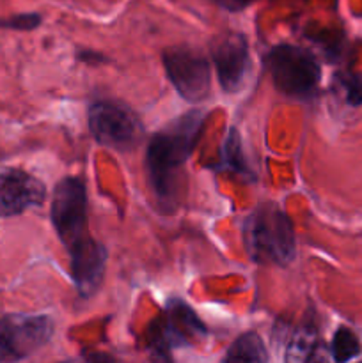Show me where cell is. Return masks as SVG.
Listing matches in <instances>:
<instances>
[{
  "label": "cell",
  "instance_id": "8fae6325",
  "mask_svg": "<svg viewBox=\"0 0 362 363\" xmlns=\"http://www.w3.org/2000/svg\"><path fill=\"white\" fill-rule=\"evenodd\" d=\"M70 254V273L75 287L82 298H91L98 293L103 282L109 252L99 241L89 236L80 243L67 248Z\"/></svg>",
  "mask_w": 362,
  "mask_h": 363
},
{
  "label": "cell",
  "instance_id": "3957f363",
  "mask_svg": "<svg viewBox=\"0 0 362 363\" xmlns=\"http://www.w3.org/2000/svg\"><path fill=\"white\" fill-rule=\"evenodd\" d=\"M266 66L273 85L283 96L307 101L318 91L322 67L314 53L297 45L273 46L266 55Z\"/></svg>",
  "mask_w": 362,
  "mask_h": 363
},
{
  "label": "cell",
  "instance_id": "2e32d148",
  "mask_svg": "<svg viewBox=\"0 0 362 363\" xmlns=\"http://www.w3.org/2000/svg\"><path fill=\"white\" fill-rule=\"evenodd\" d=\"M337 84L344 92V99L350 106L362 105V73H339Z\"/></svg>",
  "mask_w": 362,
  "mask_h": 363
},
{
  "label": "cell",
  "instance_id": "e0dca14e",
  "mask_svg": "<svg viewBox=\"0 0 362 363\" xmlns=\"http://www.w3.org/2000/svg\"><path fill=\"white\" fill-rule=\"evenodd\" d=\"M41 25V14L38 13H21L9 18H0V28H11V30H32Z\"/></svg>",
  "mask_w": 362,
  "mask_h": 363
},
{
  "label": "cell",
  "instance_id": "5bb4252c",
  "mask_svg": "<svg viewBox=\"0 0 362 363\" xmlns=\"http://www.w3.org/2000/svg\"><path fill=\"white\" fill-rule=\"evenodd\" d=\"M268 353L263 344L261 337L256 332L243 333L238 337L227 350L224 360L226 362H268Z\"/></svg>",
  "mask_w": 362,
  "mask_h": 363
},
{
  "label": "cell",
  "instance_id": "8992f818",
  "mask_svg": "<svg viewBox=\"0 0 362 363\" xmlns=\"http://www.w3.org/2000/svg\"><path fill=\"white\" fill-rule=\"evenodd\" d=\"M52 225L66 248L89 238L87 190L82 177H64L53 190Z\"/></svg>",
  "mask_w": 362,
  "mask_h": 363
},
{
  "label": "cell",
  "instance_id": "9c48e42d",
  "mask_svg": "<svg viewBox=\"0 0 362 363\" xmlns=\"http://www.w3.org/2000/svg\"><path fill=\"white\" fill-rule=\"evenodd\" d=\"M212 60L222 91L240 92L252 69L251 50L243 34L227 32L212 45Z\"/></svg>",
  "mask_w": 362,
  "mask_h": 363
},
{
  "label": "cell",
  "instance_id": "52a82bcc",
  "mask_svg": "<svg viewBox=\"0 0 362 363\" xmlns=\"http://www.w3.org/2000/svg\"><path fill=\"white\" fill-rule=\"evenodd\" d=\"M53 321L41 314L0 315V362L32 357L52 340Z\"/></svg>",
  "mask_w": 362,
  "mask_h": 363
},
{
  "label": "cell",
  "instance_id": "30bf717a",
  "mask_svg": "<svg viewBox=\"0 0 362 363\" xmlns=\"http://www.w3.org/2000/svg\"><path fill=\"white\" fill-rule=\"evenodd\" d=\"M46 199V186L21 169H0V218H11L27 209L41 206Z\"/></svg>",
  "mask_w": 362,
  "mask_h": 363
},
{
  "label": "cell",
  "instance_id": "277c9868",
  "mask_svg": "<svg viewBox=\"0 0 362 363\" xmlns=\"http://www.w3.org/2000/svg\"><path fill=\"white\" fill-rule=\"evenodd\" d=\"M148 346L153 358L167 360L170 351L192 346L208 335V328L187 301L170 298L162 314L149 325Z\"/></svg>",
  "mask_w": 362,
  "mask_h": 363
},
{
  "label": "cell",
  "instance_id": "7a4b0ae2",
  "mask_svg": "<svg viewBox=\"0 0 362 363\" xmlns=\"http://www.w3.org/2000/svg\"><path fill=\"white\" fill-rule=\"evenodd\" d=\"M243 243L259 264L290 266L297 257V240L290 216L277 204H261L245 218Z\"/></svg>",
  "mask_w": 362,
  "mask_h": 363
},
{
  "label": "cell",
  "instance_id": "5b68a950",
  "mask_svg": "<svg viewBox=\"0 0 362 363\" xmlns=\"http://www.w3.org/2000/svg\"><path fill=\"white\" fill-rule=\"evenodd\" d=\"M89 130L103 147L131 151L142 138V124L130 106L114 99H98L89 108Z\"/></svg>",
  "mask_w": 362,
  "mask_h": 363
},
{
  "label": "cell",
  "instance_id": "7c38bea8",
  "mask_svg": "<svg viewBox=\"0 0 362 363\" xmlns=\"http://www.w3.org/2000/svg\"><path fill=\"white\" fill-rule=\"evenodd\" d=\"M220 169L227 170V172L238 174V176L243 177H254V172H252L251 165H248L247 155H245L243 147H241V138L240 133H238L234 128H231L229 135L226 137V142H224L222 155H220Z\"/></svg>",
  "mask_w": 362,
  "mask_h": 363
},
{
  "label": "cell",
  "instance_id": "4fadbf2b",
  "mask_svg": "<svg viewBox=\"0 0 362 363\" xmlns=\"http://www.w3.org/2000/svg\"><path fill=\"white\" fill-rule=\"evenodd\" d=\"M316 347H318V330H316L314 323H304L290 337V344H287V351L284 358L287 362L312 360Z\"/></svg>",
  "mask_w": 362,
  "mask_h": 363
},
{
  "label": "cell",
  "instance_id": "9a60e30c",
  "mask_svg": "<svg viewBox=\"0 0 362 363\" xmlns=\"http://www.w3.org/2000/svg\"><path fill=\"white\" fill-rule=\"evenodd\" d=\"M362 353V344L353 330L339 326L330 342V354L336 362H350Z\"/></svg>",
  "mask_w": 362,
  "mask_h": 363
},
{
  "label": "cell",
  "instance_id": "6da1fadb",
  "mask_svg": "<svg viewBox=\"0 0 362 363\" xmlns=\"http://www.w3.org/2000/svg\"><path fill=\"white\" fill-rule=\"evenodd\" d=\"M208 113L190 110L155 133L146 151L148 179L155 197L162 204H172L176 199L177 174L187 163L201 138Z\"/></svg>",
  "mask_w": 362,
  "mask_h": 363
},
{
  "label": "cell",
  "instance_id": "d6986e66",
  "mask_svg": "<svg viewBox=\"0 0 362 363\" xmlns=\"http://www.w3.org/2000/svg\"><path fill=\"white\" fill-rule=\"evenodd\" d=\"M78 57H80L82 60H87V59H89V57H87V53H85V52H82L80 55H78ZM99 59H103V57H99L98 53H92V57H91V60H92V62H94V60H99ZM103 60H105V59H103Z\"/></svg>",
  "mask_w": 362,
  "mask_h": 363
},
{
  "label": "cell",
  "instance_id": "ac0fdd59",
  "mask_svg": "<svg viewBox=\"0 0 362 363\" xmlns=\"http://www.w3.org/2000/svg\"><path fill=\"white\" fill-rule=\"evenodd\" d=\"M215 2L227 11H241L258 0H215Z\"/></svg>",
  "mask_w": 362,
  "mask_h": 363
},
{
  "label": "cell",
  "instance_id": "ba28073f",
  "mask_svg": "<svg viewBox=\"0 0 362 363\" xmlns=\"http://www.w3.org/2000/svg\"><path fill=\"white\" fill-rule=\"evenodd\" d=\"M163 67L177 94L188 103L204 101L212 91L209 60L190 46H172L163 52Z\"/></svg>",
  "mask_w": 362,
  "mask_h": 363
}]
</instances>
